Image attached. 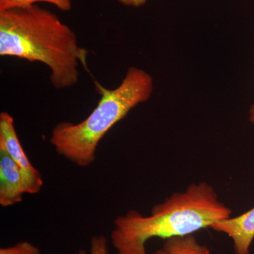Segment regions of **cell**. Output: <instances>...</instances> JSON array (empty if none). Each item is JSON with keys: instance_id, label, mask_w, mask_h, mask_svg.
Here are the masks:
<instances>
[{"instance_id": "cell-6", "label": "cell", "mask_w": 254, "mask_h": 254, "mask_svg": "<svg viewBox=\"0 0 254 254\" xmlns=\"http://www.w3.org/2000/svg\"><path fill=\"white\" fill-rule=\"evenodd\" d=\"M210 228L232 239L235 254H250L254 239V207L239 216L219 220Z\"/></svg>"}, {"instance_id": "cell-4", "label": "cell", "mask_w": 254, "mask_h": 254, "mask_svg": "<svg viewBox=\"0 0 254 254\" xmlns=\"http://www.w3.org/2000/svg\"><path fill=\"white\" fill-rule=\"evenodd\" d=\"M0 147L6 150L21 170L26 193H39L43 186L41 173L28 159L16 133L14 118L6 112L0 114Z\"/></svg>"}, {"instance_id": "cell-8", "label": "cell", "mask_w": 254, "mask_h": 254, "mask_svg": "<svg viewBox=\"0 0 254 254\" xmlns=\"http://www.w3.org/2000/svg\"><path fill=\"white\" fill-rule=\"evenodd\" d=\"M37 2L50 3L63 11H68L71 9V0H0V10L15 6H29L36 4Z\"/></svg>"}, {"instance_id": "cell-3", "label": "cell", "mask_w": 254, "mask_h": 254, "mask_svg": "<svg viewBox=\"0 0 254 254\" xmlns=\"http://www.w3.org/2000/svg\"><path fill=\"white\" fill-rule=\"evenodd\" d=\"M95 86L100 98L92 113L79 123L58 124L50 138L58 154L81 168L94 163L102 138L132 109L149 100L154 88L151 75L136 66L128 68L123 81L114 89L96 81Z\"/></svg>"}, {"instance_id": "cell-7", "label": "cell", "mask_w": 254, "mask_h": 254, "mask_svg": "<svg viewBox=\"0 0 254 254\" xmlns=\"http://www.w3.org/2000/svg\"><path fill=\"white\" fill-rule=\"evenodd\" d=\"M153 254H210V252L206 246L198 243L193 235H190L168 239L163 248Z\"/></svg>"}, {"instance_id": "cell-9", "label": "cell", "mask_w": 254, "mask_h": 254, "mask_svg": "<svg viewBox=\"0 0 254 254\" xmlns=\"http://www.w3.org/2000/svg\"><path fill=\"white\" fill-rule=\"evenodd\" d=\"M0 254H41V252L36 245L27 241H23L10 247L0 249Z\"/></svg>"}, {"instance_id": "cell-12", "label": "cell", "mask_w": 254, "mask_h": 254, "mask_svg": "<svg viewBox=\"0 0 254 254\" xmlns=\"http://www.w3.org/2000/svg\"><path fill=\"white\" fill-rule=\"evenodd\" d=\"M249 121L250 122L252 125H254V103L250 107L249 110Z\"/></svg>"}, {"instance_id": "cell-5", "label": "cell", "mask_w": 254, "mask_h": 254, "mask_svg": "<svg viewBox=\"0 0 254 254\" xmlns=\"http://www.w3.org/2000/svg\"><path fill=\"white\" fill-rule=\"evenodd\" d=\"M25 193L21 170L6 150L0 147V205L6 208L21 203Z\"/></svg>"}, {"instance_id": "cell-10", "label": "cell", "mask_w": 254, "mask_h": 254, "mask_svg": "<svg viewBox=\"0 0 254 254\" xmlns=\"http://www.w3.org/2000/svg\"><path fill=\"white\" fill-rule=\"evenodd\" d=\"M108 241L103 235L93 236L90 244L89 254H108ZM78 254H88L84 250H81Z\"/></svg>"}, {"instance_id": "cell-1", "label": "cell", "mask_w": 254, "mask_h": 254, "mask_svg": "<svg viewBox=\"0 0 254 254\" xmlns=\"http://www.w3.org/2000/svg\"><path fill=\"white\" fill-rule=\"evenodd\" d=\"M88 50L56 14L36 4L0 10V55L41 63L50 68L56 89L71 88L86 70Z\"/></svg>"}, {"instance_id": "cell-11", "label": "cell", "mask_w": 254, "mask_h": 254, "mask_svg": "<svg viewBox=\"0 0 254 254\" xmlns=\"http://www.w3.org/2000/svg\"><path fill=\"white\" fill-rule=\"evenodd\" d=\"M120 4L128 7L138 8L146 4L148 0H117Z\"/></svg>"}, {"instance_id": "cell-2", "label": "cell", "mask_w": 254, "mask_h": 254, "mask_svg": "<svg viewBox=\"0 0 254 254\" xmlns=\"http://www.w3.org/2000/svg\"><path fill=\"white\" fill-rule=\"evenodd\" d=\"M231 214L211 185L204 182L192 184L155 205L149 215L130 210L119 216L110 238L118 254H148L145 245L150 239L192 235Z\"/></svg>"}]
</instances>
